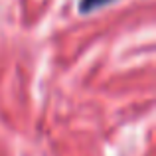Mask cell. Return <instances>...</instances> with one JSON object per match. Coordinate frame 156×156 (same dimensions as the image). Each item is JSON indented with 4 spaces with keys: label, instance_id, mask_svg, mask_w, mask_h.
I'll return each instance as SVG.
<instances>
[{
    "label": "cell",
    "instance_id": "1",
    "mask_svg": "<svg viewBox=\"0 0 156 156\" xmlns=\"http://www.w3.org/2000/svg\"><path fill=\"white\" fill-rule=\"evenodd\" d=\"M109 2H113V0H83V2H81V12H91V10L101 8Z\"/></svg>",
    "mask_w": 156,
    "mask_h": 156
}]
</instances>
